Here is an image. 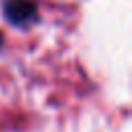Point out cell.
<instances>
[{
	"label": "cell",
	"instance_id": "obj_1",
	"mask_svg": "<svg viewBox=\"0 0 132 132\" xmlns=\"http://www.w3.org/2000/svg\"><path fill=\"white\" fill-rule=\"evenodd\" d=\"M2 14L10 25L27 27L37 21V4L35 0H4Z\"/></svg>",
	"mask_w": 132,
	"mask_h": 132
},
{
	"label": "cell",
	"instance_id": "obj_2",
	"mask_svg": "<svg viewBox=\"0 0 132 132\" xmlns=\"http://www.w3.org/2000/svg\"><path fill=\"white\" fill-rule=\"evenodd\" d=\"M2 41H4V35H2V31H0V45H2Z\"/></svg>",
	"mask_w": 132,
	"mask_h": 132
}]
</instances>
